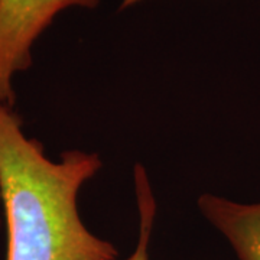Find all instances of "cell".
Instances as JSON below:
<instances>
[{
    "instance_id": "obj_1",
    "label": "cell",
    "mask_w": 260,
    "mask_h": 260,
    "mask_svg": "<svg viewBox=\"0 0 260 260\" xmlns=\"http://www.w3.org/2000/svg\"><path fill=\"white\" fill-rule=\"evenodd\" d=\"M99 153L65 150L59 162L29 139L13 109L0 103V197L8 224L6 260H119L110 242L80 218L77 197L102 169Z\"/></svg>"
},
{
    "instance_id": "obj_2",
    "label": "cell",
    "mask_w": 260,
    "mask_h": 260,
    "mask_svg": "<svg viewBox=\"0 0 260 260\" xmlns=\"http://www.w3.org/2000/svg\"><path fill=\"white\" fill-rule=\"evenodd\" d=\"M100 0H0V103L13 106V77L32 65V47L67 8L93 9Z\"/></svg>"
},
{
    "instance_id": "obj_3",
    "label": "cell",
    "mask_w": 260,
    "mask_h": 260,
    "mask_svg": "<svg viewBox=\"0 0 260 260\" xmlns=\"http://www.w3.org/2000/svg\"><path fill=\"white\" fill-rule=\"evenodd\" d=\"M198 208L230 243L239 260H260V203L242 204L203 194Z\"/></svg>"
},
{
    "instance_id": "obj_4",
    "label": "cell",
    "mask_w": 260,
    "mask_h": 260,
    "mask_svg": "<svg viewBox=\"0 0 260 260\" xmlns=\"http://www.w3.org/2000/svg\"><path fill=\"white\" fill-rule=\"evenodd\" d=\"M135 191L139 211V239L136 249L124 260H149V246L156 215V201L146 171L140 164L135 165Z\"/></svg>"
},
{
    "instance_id": "obj_5",
    "label": "cell",
    "mask_w": 260,
    "mask_h": 260,
    "mask_svg": "<svg viewBox=\"0 0 260 260\" xmlns=\"http://www.w3.org/2000/svg\"><path fill=\"white\" fill-rule=\"evenodd\" d=\"M142 0H123L120 5V10L126 9V8H130V6H133V5H136V3H139Z\"/></svg>"
},
{
    "instance_id": "obj_6",
    "label": "cell",
    "mask_w": 260,
    "mask_h": 260,
    "mask_svg": "<svg viewBox=\"0 0 260 260\" xmlns=\"http://www.w3.org/2000/svg\"><path fill=\"white\" fill-rule=\"evenodd\" d=\"M0 201H2V197H0Z\"/></svg>"
}]
</instances>
